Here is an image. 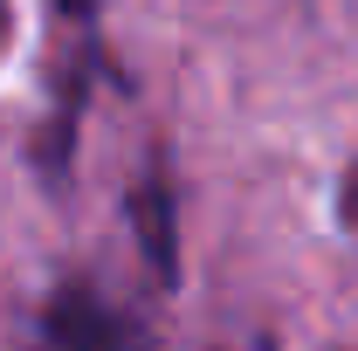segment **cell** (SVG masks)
Returning <instances> with one entry per match:
<instances>
[{
  "label": "cell",
  "instance_id": "cell-1",
  "mask_svg": "<svg viewBox=\"0 0 358 351\" xmlns=\"http://www.w3.org/2000/svg\"><path fill=\"white\" fill-rule=\"evenodd\" d=\"M48 351H110V317L96 296L83 289H62L48 303Z\"/></svg>",
  "mask_w": 358,
  "mask_h": 351
},
{
  "label": "cell",
  "instance_id": "cell-3",
  "mask_svg": "<svg viewBox=\"0 0 358 351\" xmlns=\"http://www.w3.org/2000/svg\"><path fill=\"white\" fill-rule=\"evenodd\" d=\"M0 42H7V0H0Z\"/></svg>",
  "mask_w": 358,
  "mask_h": 351
},
{
  "label": "cell",
  "instance_id": "cell-4",
  "mask_svg": "<svg viewBox=\"0 0 358 351\" xmlns=\"http://www.w3.org/2000/svg\"><path fill=\"white\" fill-rule=\"evenodd\" d=\"M62 7H69V14H83V7H90V0H62Z\"/></svg>",
  "mask_w": 358,
  "mask_h": 351
},
{
  "label": "cell",
  "instance_id": "cell-2",
  "mask_svg": "<svg viewBox=\"0 0 358 351\" xmlns=\"http://www.w3.org/2000/svg\"><path fill=\"white\" fill-rule=\"evenodd\" d=\"M345 214H352V227H358V173H352V186H345Z\"/></svg>",
  "mask_w": 358,
  "mask_h": 351
}]
</instances>
